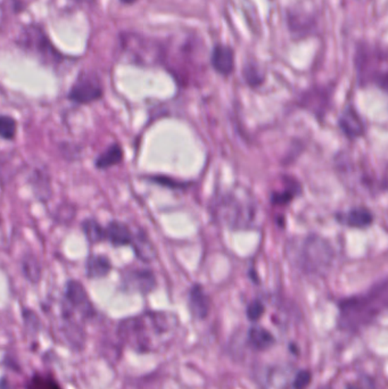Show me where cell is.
<instances>
[{
	"instance_id": "cell-1",
	"label": "cell",
	"mask_w": 388,
	"mask_h": 389,
	"mask_svg": "<svg viewBox=\"0 0 388 389\" xmlns=\"http://www.w3.org/2000/svg\"><path fill=\"white\" fill-rule=\"evenodd\" d=\"M179 329L176 314L146 311L121 320L118 337L123 345L138 354H154L170 346Z\"/></svg>"
},
{
	"instance_id": "cell-2",
	"label": "cell",
	"mask_w": 388,
	"mask_h": 389,
	"mask_svg": "<svg viewBox=\"0 0 388 389\" xmlns=\"http://www.w3.org/2000/svg\"><path fill=\"white\" fill-rule=\"evenodd\" d=\"M387 278H384L367 292L339 301L337 329L350 335L359 333L376 322L387 310Z\"/></svg>"
},
{
	"instance_id": "cell-3",
	"label": "cell",
	"mask_w": 388,
	"mask_h": 389,
	"mask_svg": "<svg viewBox=\"0 0 388 389\" xmlns=\"http://www.w3.org/2000/svg\"><path fill=\"white\" fill-rule=\"evenodd\" d=\"M210 211L217 223L231 230L252 229L260 216L259 204L244 187H235L214 194Z\"/></svg>"
},
{
	"instance_id": "cell-4",
	"label": "cell",
	"mask_w": 388,
	"mask_h": 389,
	"mask_svg": "<svg viewBox=\"0 0 388 389\" xmlns=\"http://www.w3.org/2000/svg\"><path fill=\"white\" fill-rule=\"evenodd\" d=\"M291 266L309 277H324L332 270L335 259L334 247L319 235L291 239L287 246Z\"/></svg>"
},
{
	"instance_id": "cell-5",
	"label": "cell",
	"mask_w": 388,
	"mask_h": 389,
	"mask_svg": "<svg viewBox=\"0 0 388 389\" xmlns=\"http://www.w3.org/2000/svg\"><path fill=\"white\" fill-rule=\"evenodd\" d=\"M354 68L360 87H377L387 90L388 54L380 44L359 40L354 51Z\"/></svg>"
},
{
	"instance_id": "cell-6",
	"label": "cell",
	"mask_w": 388,
	"mask_h": 389,
	"mask_svg": "<svg viewBox=\"0 0 388 389\" xmlns=\"http://www.w3.org/2000/svg\"><path fill=\"white\" fill-rule=\"evenodd\" d=\"M336 168L346 187L359 194H376L380 192V181L362 161H356L350 153L341 152L336 159ZM384 188V187H382Z\"/></svg>"
},
{
	"instance_id": "cell-7",
	"label": "cell",
	"mask_w": 388,
	"mask_h": 389,
	"mask_svg": "<svg viewBox=\"0 0 388 389\" xmlns=\"http://www.w3.org/2000/svg\"><path fill=\"white\" fill-rule=\"evenodd\" d=\"M20 44L30 53L35 54L39 59L49 64H57L63 59L62 55L54 47L49 38L40 27H28L24 30Z\"/></svg>"
},
{
	"instance_id": "cell-8",
	"label": "cell",
	"mask_w": 388,
	"mask_h": 389,
	"mask_svg": "<svg viewBox=\"0 0 388 389\" xmlns=\"http://www.w3.org/2000/svg\"><path fill=\"white\" fill-rule=\"evenodd\" d=\"M63 304L83 322L92 320L96 316L94 304L90 301L85 287L79 281L70 280L66 283Z\"/></svg>"
},
{
	"instance_id": "cell-9",
	"label": "cell",
	"mask_w": 388,
	"mask_h": 389,
	"mask_svg": "<svg viewBox=\"0 0 388 389\" xmlns=\"http://www.w3.org/2000/svg\"><path fill=\"white\" fill-rule=\"evenodd\" d=\"M286 23L291 36L296 40L315 36L319 29L317 16L315 12L304 8L289 7L286 9Z\"/></svg>"
},
{
	"instance_id": "cell-10",
	"label": "cell",
	"mask_w": 388,
	"mask_h": 389,
	"mask_svg": "<svg viewBox=\"0 0 388 389\" xmlns=\"http://www.w3.org/2000/svg\"><path fill=\"white\" fill-rule=\"evenodd\" d=\"M104 89L99 79L92 73H81L68 92V99L80 105H88L103 97Z\"/></svg>"
},
{
	"instance_id": "cell-11",
	"label": "cell",
	"mask_w": 388,
	"mask_h": 389,
	"mask_svg": "<svg viewBox=\"0 0 388 389\" xmlns=\"http://www.w3.org/2000/svg\"><path fill=\"white\" fill-rule=\"evenodd\" d=\"M120 286L123 292L147 295L155 289L156 278L147 268H126L121 274Z\"/></svg>"
},
{
	"instance_id": "cell-12",
	"label": "cell",
	"mask_w": 388,
	"mask_h": 389,
	"mask_svg": "<svg viewBox=\"0 0 388 389\" xmlns=\"http://www.w3.org/2000/svg\"><path fill=\"white\" fill-rule=\"evenodd\" d=\"M210 64L217 73L222 77H230L235 71L236 54L229 44H217L213 46L210 56Z\"/></svg>"
},
{
	"instance_id": "cell-13",
	"label": "cell",
	"mask_w": 388,
	"mask_h": 389,
	"mask_svg": "<svg viewBox=\"0 0 388 389\" xmlns=\"http://www.w3.org/2000/svg\"><path fill=\"white\" fill-rule=\"evenodd\" d=\"M188 309L191 316L198 320H205L211 310V300L203 287L196 283L191 287L188 294Z\"/></svg>"
},
{
	"instance_id": "cell-14",
	"label": "cell",
	"mask_w": 388,
	"mask_h": 389,
	"mask_svg": "<svg viewBox=\"0 0 388 389\" xmlns=\"http://www.w3.org/2000/svg\"><path fill=\"white\" fill-rule=\"evenodd\" d=\"M246 344L255 352H267L274 347L277 338L267 328L253 326L246 333Z\"/></svg>"
},
{
	"instance_id": "cell-15",
	"label": "cell",
	"mask_w": 388,
	"mask_h": 389,
	"mask_svg": "<svg viewBox=\"0 0 388 389\" xmlns=\"http://www.w3.org/2000/svg\"><path fill=\"white\" fill-rule=\"evenodd\" d=\"M339 128L341 132L344 133L347 138L356 139L363 136L365 133V123L360 116L359 113L353 106H348L341 113L339 120Z\"/></svg>"
},
{
	"instance_id": "cell-16",
	"label": "cell",
	"mask_w": 388,
	"mask_h": 389,
	"mask_svg": "<svg viewBox=\"0 0 388 389\" xmlns=\"http://www.w3.org/2000/svg\"><path fill=\"white\" fill-rule=\"evenodd\" d=\"M135 231L131 230V228L124 222H109L105 227L106 240L111 242L114 247L131 246L135 238Z\"/></svg>"
},
{
	"instance_id": "cell-17",
	"label": "cell",
	"mask_w": 388,
	"mask_h": 389,
	"mask_svg": "<svg viewBox=\"0 0 388 389\" xmlns=\"http://www.w3.org/2000/svg\"><path fill=\"white\" fill-rule=\"evenodd\" d=\"M330 92L327 87H313L302 94L301 105L312 112H324L329 104Z\"/></svg>"
},
{
	"instance_id": "cell-18",
	"label": "cell",
	"mask_w": 388,
	"mask_h": 389,
	"mask_svg": "<svg viewBox=\"0 0 388 389\" xmlns=\"http://www.w3.org/2000/svg\"><path fill=\"white\" fill-rule=\"evenodd\" d=\"M341 223L354 229H365L374 222V214L365 206H356L343 213L339 218Z\"/></svg>"
},
{
	"instance_id": "cell-19",
	"label": "cell",
	"mask_w": 388,
	"mask_h": 389,
	"mask_svg": "<svg viewBox=\"0 0 388 389\" xmlns=\"http://www.w3.org/2000/svg\"><path fill=\"white\" fill-rule=\"evenodd\" d=\"M112 270V263L105 255H92L85 262V274L89 279H100Z\"/></svg>"
},
{
	"instance_id": "cell-20",
	"label": "cell",
	"mask_w": 388,
	"mask_h": 389,
	"mask_svg": "<svg viewBox=\"0 0 388 389\" xmlns=\"http://www.w3.org/2000/svg\"><path fill=\"white\" fill-rule=\"evenodd\" d=\"M131 247L135 251V257L143 262H152L156 257L155 247L150 242L147 235L144 231H135Z\"/></svg>"
},
{
	"instance_id": "cell-21",
	"label": "cell",
	"mask_w": 388,
	"mask_h": 389,
	"mask_svg": "<svg viewBox=\"0 0 388 389\" xmlns=\"http://www.w3.org/2000/svg\"><path fill=\"white\" fill-rule=\"evenodd\" d=\"M123 159V149L119 144H113L100 154L96 159L95 166L99 170H107L112 166H118Z\"/></svg>"
},
{
	"instance_id": "cell-22",
	"label": "cell",
	"mask_w": 388,
	"mask_h": 389,
	"mask_svg": "<svg viewBox=\"0 0 388 389\" xmlns=\"http://www.w3.org/2000/svg\"><path fill=\"white\" fill-rule=\"evenodd\" d=\"M300 192V185L294 180H289V183L284 187V189L277 190L271 194V203L278 206L289 205Z\"/></svg>"
},
{
	"instance_id": "cell-23",
	"label": "cell",
	"mask_w": 388,
	"mask_h": 389,
	"mask_svg": "<svg viewBox=\"0 0 388 389\" xmlns=\"http://www.w3.org/2000/svg\"><path fill=\"white\" fill-rule=\"evenodd\" d=\"M241 75L250 88H257L265 83V74L255 62H247L243 68Z\"/></svg>"
},
{
	"instance_id": "cell-24",
	"label": "cell",
	"mask_w": 388,
	"mask_h": 389,
	"mask_svg": "<svg viewBox=\"0 0 388 389\" xmlns=\"http://www.w3.org/2000/svg\"><path fill=\"white\" fill-rule=\"evenodd\" d=\"M83 230L85 238L92 244H98L106 240L105 227H103L97 220L87 218L83 223Z\"/></svg>"
},
{
	"instance_id": "cell-25",
	"label": "cell",
	"mask_w": 388,
	"mask_h": 389,
	"mask_svg": "<svg viewBox=\"0 0 388 389\" xmlns=\"http://www.w3.org/2000/svg\"><path fill=\"white\" fill-rule=\"evenodd\" d=\"M25 389H63L55 378L47 373L35 372L25 383Z\"/></svg>"
},
{
	"instance_id": "cell-26",
	"label": "cell",
	"mask_w": 388,
	"mask_h": 389,
	"mask_svg": "<svg viewBox=\"0 0 388 389\" xmlns=\"http://www.w3.org/2000/svg\"><path fill=\"white\" fill-rule=\"evenodd\" d=\"M18 133V123L8 116H0V138L13 140Z\"/></svg>"
},
{
	"instance_id": "cell-27",
	"label": "cell",
	"mask_w": 388,
	"mask_h": 389,
	"mask_svg": "<svg viewBox=\"0 0 388 389\" xmlns=\"http://www.w3.org/2000/svg\"><path fill=\"white\" fill-rule=\"evenodd\" d=\"M265 305L261 300L256 298L248 304L246 309V316L248 321L257 322L262 316H265Z\"/></svg>"
},
{
	"instance_id": "cell-28",
	"label": "cell",
	"mask_w": 388,
	"mask_h": 389,
	"mask_svg": "<svg viewBox=\"0 0 388 389\" xmlns=\"http://www.w3.org/2000/svg\"><path fill=\"white\" fill-rule=\"evenodd\" d=\"M23 270L28 279H30L32 283H37L40 279L42 268H40V266L35 259H24Z\"/></svg>"
},
{
	"instance_id": "cell-29",
	"label": "cell",
	"mask_w": 388,
	"mask_h": 389,
	"mask_svg": "<svg viewBox=\"0 0 388 389\" xmlns=\"http://www.w3.org/2000/svg\"><path fill=\"white\" fill-rule=\"evenodd\" d=\"M312 372L308 369H301L294 376L291 386L293 389H306L311 385Z\"/></svg>"
},
{
	"instance_id": "cell-30",
	"label": "cell",
	"mask_w": 388,
	"mask_h": 389,
	"mask_svg": "<svg viewBox=\"0 0 388 389\" xmlns=\"http://www.w3.org/2000/svg\"><path fill=\"white\" fill-rule=\"evenodd\" d=\"M289 353L293 354L295 357L300 355V348H298V346H297V344H295V342H289Z\"/></svg>"
},
{
	"instance_id": "cell-31",
	"label": "cell",
	"mask_w": 388,
	"mask_h": 389,
	"mask_svg": "<svg viewBox=\"0 0 388 389\" xmlns=\"http://www.w3.org/2000/svg\"><path fill=\"white\" fill-rule=\"evenodd\" d=\"M363 383L367 385V387L369 389H377L376 386H375V381H372V378L369 377V376L365 377V381H363Z\"/></svg>"
},
{
	"instance_id": "cell-32",
	"label": "cell",
	"mask_w": 388,
	"mask_h": 389,
	"mask_svg": "<svg viewBox=\"0 0 388 389\" xmlns=\"http://www.w3.org/2000/svg\"><path fill=\"white\" fill-rule=\"evenodd\" d=\"M0 389H12V387H11V385H9L8 381H7L5 377L0 381Z\"/></svg>"
},
{
	"instance_id": "cell-33",
	"label": "cell",
	"mask_w": 388,
	"mask_h": 389,
	"mask_svg": "<svg viewBox=\"0 0 388 389\" xmlns=\"http://www.w3.org/2000/svg\"><path fill=\"white\" fill-rule=\"evenodd\" d=\"M345 389H363L361 386H359V385H356V383H347L346 387H345Z\"/></svg>"
},
{
	"instance_id": "cell-34",
	"label": "cell",
	"mask_w": 388,
	"mask_h": 389,
	"mask_svg": "<svg viewBox=\"0 0 388 389\" xmlns=\"http://www.w3.org/2000/svg\"><path fill=\"white\" fill-rule=\"evenodd\" d=\"M137 0H121V3L126 4V5H133Z\"/></svg>"
},
{
	"instance_id": "cell-35",
	"label": "cell",
	"mask_w": 388,
	"mask_h": 389,
	"mask_svg": "<svg viewBox=\"0 0 388 389\" xmlns=\"http://www.w3.org/2000/svg\"><path fill=\"white\" fill-rule=\"evenodd\" d=\"M317 389H332V387L330 383H327V385H322V386L319 387Z\"/></svg>"
}]
</instances>
